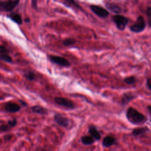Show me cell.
Masks as SVG:
<instances>
[{"instance_id": "6da1fadb", "label": "cell", "mask_w": 151, "mask_h": 151, "mask_svg": "<svg viewBox=\"0 0 151 151\" xmlns=\"http://www.w3.org/2000/svg\"><path fill=\"white\" fill-rule=\"evenodd\" d=\"M126 116L129 122L136 125L144 123L147 120V118L143 114L132 107L127 110Z\"/></svg>"}, {"instance_id": "7a4b0ae2", "label": "cell", "mask_w": 151, "mask_h": 151, "mask_svg": "<svg viewBox=\"0 0 151 151\" xmlns=\"http://www.w3.org/2000/svg\"><path fill=\"white\" fill-rule=\"evenodd\" d=\"M48 58L53 63H55L61 67H69L71 66V63L68 60L60 56L50 55L48 56Z\"/></svg>"}, {"instance_id": "3957f363", "label": "cell", "mask_w": 151, "mask_h": 151, "mask_svg": "<svg viewBox=\"0 0 151 151\" xmlns=\"http://www.w3.org/2000/svg\"><path fill=\"white\" fill-rule=\"evenodd\" d=\"M54 101L57 105L60 106L71 109L75 108V105L73 102L67 98L62 97H56L54 99Z\"/></svg>"}, {"instance_id": "277c9868", "label": "cell", "mask_w": 151, "mask_h": 151, "mask_svg": "<svg viewBox=\"0 0 151 151\" xmlns=\"http://www.w3.org/2000/svg\"><path fill=\"white\" fill-rule=\"evenodd\" d=\"M145 27L146 24L142 16H139L134 24L130 27V29L132 32L138 33L143 31Z\"/></svg>"}, {"instance_id": "5b68a950", "label": "cell", "mask_w": 151, "mask_h": 151, "mask_svg": "<svg viewBox=\"0 0 151 151\" xmlns=\"http://www.w3.org/2000/svg\"><path fill=\"white\" fill-rule=\"evenodd\" d=\"M54 120L58 125L63 127H68L70 125V120L60 113L55 114Z\"/></svg>"}, {"instance_id": "8992f818", "label": "cell", "mask_w": 151, "mask_h": 151, "mask_svg": "<svg viewBox=\"0 0 151 151\" xmlns=\"http://www.w3.org/2000/svg\"><path fill=\"white\" fill-rule=\"evenodd\" d=\"M116 25L117 28L120 30H124L127 23L128 20L127 18L123 16L120 15H116L113 17V19Z\"/></svg>"}, {"instance_id": "52a82bcc", "label": "cell", "mask_w": 151, "mask_h": 151, "mask_svg": "<svg viewBox=\"0 0 151 151\" xmlns=\"http://www.w3.org/2000/svg\"><path fill=\"white\" fill-rule=\"evenodd\" d=\"M19 0H9L6 2L1 3V9L6 11H10L13 10L19 4Z\"/></svg>"}, {"instance_id": "ba28073f", "label": "cell", "mask_w": 151, "mask_h": 151, "mask_svg": "<svg viewBox=\"0 0 151 151\" xmlns=\"http://www.w3.org/2000/svg\"><path fill=\"white\" fill-rule=\"evenodd\" d=\"M90 9L96 16L102 19H105L109 16L108 11L101 7L93 5L90 6Z\"/></svg>"}, {"instance_id": "9c48e42d", "label": "cell", "mask_w": 151, "mask_h": 151, "mask_svg": "<svg viewBox=\"0 0 151 151\" xmlns=\"http://www.w3.org/2000/svg\"><path fill=\"white\" fill-rule=\"evenodd\" d=\"M9 51L5 46L3 45L0 46V58H1V60L4 62L12 63L13 59L9 54Z\"/></svg>"}, {"instance_id": "30bf717a", "label": "cell", "mask_w": 151, "mask_h": 151, "mask_svg": "<svg viewBox=\"0 0 151 151\" xmlns=\"http://www.w3.org/2000/svg\"><path fill=\"white\" fill-rule=\"evenodd\" d=\"M4 109L7 112L14 113L21 110V106L16 103L9 102L5 104Z\"/></svg>"}, {"instance_id": "8fae6325", "label": "cell", "mask_w": 151, "mask_h": 151, "mask_svg": "<svg viewBox=\"0 0 151 151\" xmlns=\"http://www.w3.org/2000/svg\"><path fill=\"white\" fill-rule=\"evenodd\" d=\"M88 133L96 140H99L101 139V135L100 132L98 130L96 127L94 125H90L89 127Z\"/></svg>"}, {"instance_id": "7c38bea8", "label": "cell", "mask_w": 151, "mask_h": 151, "mask_svg": "<svg viewBox=\"0 0 151 151\" xmlns=\"http://www.w3.org/2000/svg\"><path fill=\"white\" fill-rule=\"evenodd\" d=\"M116 139L111 136H106L102 141V145L105 147H109L116 143Z\"/></svg>"}, {"instance_id": "4fadbf2b", "label": "cell", "mask_w": 151, "mask_h": 151, "mask_svg": "<svg viewBox=\"0 0 151 151\" xmlns=\"http://www.w3.org/2000/svg\"><path fill=\"white\" fill-rule=\"evenodd\" d=\"M31 110L36 113L37 114H40V115H47L48 114V110L47 109L39 106V105H36V106H33L31 108Z\"/></svg>"}, {"instance_id": "5bb4252c", "label": "cell", "mask_w": 151, "mask_h": 151, "mask_svg": "<svg viewBox=\"0 0 151 151\" xmlns=\"http://www.w3.org/2000/svg\"><path fill=\"white\" fill-rule=\"evenodd\" d=\"M135 98V96L131 93H125L122 98V104L123 105H126Z\"/></svg>"}, {"instance_id": "9a60e30c", "label": "cell", "mask_w": 151, "mask_h": 151, "mask_svg": "<svg viewBox=\"0 0 151 151\" xmlns=\"http://www.w3.org/2000/svg\"><path fill=\"white\" fill-rule=\"evenodd\" d=\"M95 139L91 136H83L81 137V142L85 145H90L94 143Z\"/></svg>"}, {"instance_id": "2e32d148", "label": "cell", "mask_w": 151, "mask_h": 151, "mask_svg": "<svg viewBox=\"0 0 151 151\" xmlns=\"http://www.w3.org/2000/svg\"><path fill=\"white\" fill-rule=\"evenodd\" d=\"M149 131L148 128L146 127H139V128H136L133 130L132 131V135L135 136H137L141 135H143Z\"/></svg>"}, {"instance_id": "e0dca14e", "label": "cell", "mask_w": 151, "mask_h": 151, "mask_svg": "<svg viewBox=\"0 0 151 151\" xmlns=\"http://www.w3.org/2000/svg\"><path fill=\"white\" fill-rule=\"evenodd\" d=\"M9 17L15 23H16L18 24H21L23 23V20L22 19L21 17V16L16 13H12L10 15Z\"/></svg>"}, {"instance_id": "ac0fdd59", "label": "cell", "mask_w": 151, "mask_h": 151, "mask_svg": "<svg viewBox=\"0 0 151 151\" xmlns=\"http://www.w3.org/2000/svg\"><path fill=\"white\" fill-rule=\"evenodd\" d=\"M24 76V77L26 78V79L29 81H33L36 79L35 73L33 71H30V70L25 71Z\"/></svg>"}, {"instance_id": "d6986e66", "label": "cell", "mask_w": 151, "mask_h": 151, "mask_svg": "<svg viewBox=\"0 0 151 151\" xmlns=\"http://www.w3.org/2000/svg\"><path fill=\"white\" fill-rule=\"evenodd\" d=\"M106 7L110 11H112L114 13L119 14L121 12V9L119 7H118V6L114 5V4H109L106 5Z\"/></svg>"}, {"instance_id": "ffe728a7", "label": "cell", "mask_w": 151, "mask_h": 151, "mask_svg": "<svg viewBox=\"0 0 151 151\" xmlns=\"http://www.w3.org/2000/svg\"><path fill=\"white\" fill-rule=\"evenodd\" d=\"M76 42V40H74V38H66L65 40H63V44L64 46L68 47V46H73V45L75 44Z\"/></svg>"}, {"instance_id": "44dd1931", "label": "cell", "mask_w": 151, "mask_h": 151, "mask_svg": "<svg viewBox=\"0 0 151 151\" xmlns=\"http://www.w3.org/2000/svg\"><path fill=\"white\" fill-rule=\"evenodd\" d=\"M136 81V78L134 76L127 77L124 79V82L127 85H133L135 83Z\"/></svg>"}, {"instance_id": "7402d4cb", "label": "cell", "mask_w": 151, "mask_h": 151, "mask_svg": "<svg viewBox=\"0 0 151 151\" xmlns=\"http://www.w3.org/2000/svg\"><path fill=\"white\" fill-rule=\"evenodd\" d=\"M146 15L147 17L148 24L150 27H151V7H148L146 10Z\"/></svg>"}, {"instance_id": "603a6c76", "label": "cell", "mask_w": 151, "mask_h": 151, "mask_svg": "<svg viewBox=\"0 0 151 151\" xmlns=\"http://www.w3.org/2000/svg\"><path fill=\"white\" fill-rule=\"evenodd\" d=\"M10 129L11 127L9 126L8 124H1V125L0 126V131H1V132H7Z\"/></svg>"}, {"instance_id": "cb8c5ba5", "label": "cell", "mask_w": 151, "mask_h": 151, "mask_svg": "<svg viewBox=\"0 0 151 151\" xmlns=\"http://www.w3.org/2000/svg\"><path fill=\"white\" fill-rule=\"evenodd\" d=\"M17 123V119H15V118H14V119H11V120H9L8 121V123H7V124L9 125V126H10L11 128L15 127V126H16Z\"/></svg>"}, {"instance_id": "d4e9b609", "label": "cell", "mask_w": 151, "mask_h": 151, "mask_svg": "<svg viewBox=\"0 0 151 151\" xmlns=\"http://www.w3.org/2000/svg\"><path fill=\"white\" fill-rule=\"evenodd\" d=\"M13 137V135H11V134H8V135H6L4 136V140L5 141H9L10 140H11Z\"/></svg>"}, {"instance_id": "484cf974", "label": "cell", "mask_w": 151, "mask_h": 151, "mask_svg": "<svg viewBox=\"0 0 151 151\" xmlns=\"http://www.w3.org/2000/svg\"><path fill=\"white\" fill-rule=\"evenodd\" d=\"M146 85L148 88V89L151 91V78L147 79L146 81Z\"/></svg>"}, {"instance_id": "4316f807", "label": "cell", "mask_w": 151, "mask_h": 151, "mask_svg": "<svg viewBox=\"0 0 151 151\" xmlns=\"http://www.w3.org/2000/svg\"><path fill=\"white\" fill-rule=\"evenodd\" d=\"M19 102H20V103L22 106H24V107L27 106V103L26 102H24V100L20 99V100H19Z\"/></svg>"}, {"instance_id": "83f0119b", "label": "cell", "mask_w": 151, "mask_h": 151, "mask_svg": "<svg viewBox=\"0 0 151 151\" xmlns=\"http://www.w3.org/2000/svg\"><path fill=\"white\" fill-rule=\"evenodd\" d=\"M32 5L34 8L37 7V0H32Z\"/></svg>"}, {"instance_id": "f1b7e54d", "label": "cell", "mask_w": 151, "mask_h": 151, "mask_svg": "<svg viewBox=\"0 0 151 151\" xmlns=\"http://www.w3.org/2000/svg\"><path fill=\"white\" fill-rule=\"evenodd\" d=\"M147 110L149 113V115H150V121H151V106H147Z\"/></svg>"}, {"instance_id": "f546056e", "label": "cell", "mask_w": 151, "mask_h": 151, "mask_svg": "<svg viewBox=\"0 0 151 151\" xmlns=\"http://www.w3.org/2000/svg\"><path fill=\"white\" fill-rule=\"evenodd\" d=\"M25 21H26V23H29V22H30V20H29V19H26L25 20Z\"/></svg>"}]
</instances>
